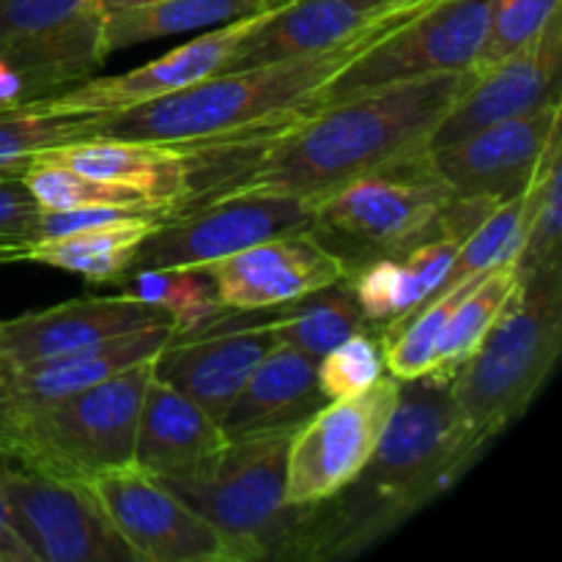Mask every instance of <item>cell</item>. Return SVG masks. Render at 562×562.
Instances as JSON below:
<instances>
[{"label":"cell","instance_id":"cell-9","mask_svg":"<svg viewBox=\"0 0 562 562\" xmlns=\"http://www.w3.org/2000/svg\"><path fill=\"white\" fill-rule=\"evenodd\" d=\"M401 382L382 376L351 398L327 401L289 439L285 505H316L360 477L376 450Z\"/></svg>","mask_w":562,"mask_h":562},{"label":"cell","instance_id":"cell-32","mask_svg":"<svg viewBox=\"0 0 562 562\" xmlns=\"http://www.w3.org/2000/svg\"><path fill=\"white\" fill-rule=\"evenodd\" d=\"M527 192V190H525ZM525 192L510 201L499 203L456 252V261L450 263L442 285L437 294L464 283V280L481 278L488 269L499 267L505 261H519V252L525 247ZM434 294V296H437Z\"/></svg>","mask_w":562,"mask_h":562},{"label":"cell","instance_id":"cell-28","mask_svg":"<svg viewBox=\"0 0 562 562\" xmlns=\"http://www.w3.org/2000/svg\"><path fill=\"white\" fill-rule=\"evenodd\" d=\"M519 283L521 274L516 261H505L481 274V280L456 305L453 316H450L448 327H445L437 362H434V371L428 373V379L445 384L453 379V373L475 355L483 338L492 333L497 318L503 316L508 302L519 291Z\"/></svg>","mask_w":562,"mask_h":562},{"label":"cell","instance_id":"cell-35","mask_svg":"<svg viewBox=\"0 0 562 562\" xmlns=\"http://www.w3.org/2000/svg\"><path fill=\"white\" fill-rule=\"evenodd\" d=\"M384 376V355L382 344L362 329L351 335L344 344L329 349L316 362L318 390L327 401L351 398V395L366 393L371 384Z\"/></svg>","mask_w":562,"mask_h":562},{"label":"cell","instance_id":"cell-18","mask_svg":"<svg viewBox=\"0 0 562 562\" xmlns=\"http://www.w3.org/2000/svg\"><path fill=\"white\" fill-rule=\"evenodd\" d=\"M272 346L269 318L258 324H234L217 316L190 333L170 335L154 357V373L220 423L252 368Z\"/></svg>","mask_w":562,"mask_h":562},{"label":"cell","instance_id":"cell-44","mask_svg":"<svg viewBox=\"0 0 562 562\" xmlns=\"http://www.w3.org/2000/svg\"><path fill=\"white\" fill-rule=\"evenodd\" d=\"M9 470H11V464H9V461H5V459H3V456H0V483H3L5 472H9Z\"/></svg>","mask_w":562,"mask_h":562},{"label":"cell","instance_id":"cell-29","mask_svg":"<svg viewBox=\"0 0 562 562\" xmlns=\"http://www.w3.org/2000/svg\"><path fill=\"white\" fill-rule=\"evenodd\" d=\"M562 137L560 126L538 162L525 192V247L519 252V274L562 269Z\"/></svg>","mask_w":562,"mask_h":562},{"label":"cell","instance_id":"cell-25","mask_svg":"<svg viewBox=\"0 0 562 562\" xmlns=\"http://www.w3.org/2000/svg\"><path fill=\"white\" fill-rule=\"evenodd\" d=\"M159 217V212L135 214L60 239H36L25 247L22 261L47 263L80 274L88 283H121V278L135 267L137 250Z\"/></svg>","mask_w":562,"mask_h":562},{"label":"cell","instance_id":"cell-20","mask_svg":"<svg viewBox=\"0 0 562 562\" xmlns=\"http://www.w3.org/2000/svg\"><path fill=\"white\" fill-rule=\"evenodd\" d=\"M228 437L206 409L154 373L140 404L135 464L154 477H187L212 464Z\"/></svg>","mask_w":562,"mask_h":562},{"label":"cell","instance_id":"cell-34","mask_svg":"<svg viewBox=\"0 0 562 562\" xmlns=\"http://www.w3.org/2000/svg\"><path fill=\"white\" fill-rule=\"evenodd\" d=\"M558 14L560 0H492L486 38L472 60L470 75H481L516 49L527 47Z\"/></svg>","mask_w":562,"mask_h":562},{"label":"cell","instance_id":"cell-22","mask_svg":"<svg viewBox=\"0 0 562 562\" xmlns=\"http://www.w3.org/2000/svg\"><path fill=\"white\" fill-rule=\"evenodd\" d=\"M170 335H173V324H157V327L137 329L80 355L58 357V360L38 362L31 368H0V406L25 409V406L49 404L77 390L91 387L135 362L157 357Z\"/></svg>","mask_w":562,"mask_h":562},{"label":"cell","instance_id":"cell-33","mask_svg":"<svg viewBox=\"0 0 562 562\" xmlns=\"http://www.w3.org/2000/svg\"><path fill=\"white\" fill-rule=\"evenodd\" d=\"M22 184L27 187L33 201L42 206V212L77 206H126L137 209V212H157L137 192L115 184H104V181H93L88 176L75 173L66 165L44 162V159H33L22 170Z\"/></svg>","mask_w":562,"mask_h":562},{"label":"cell","instance_id":"cell-37","mask_svg":"<svg viewBox=\"0 0 562 562\" xmlns=\"http://www.w3.org/2000/svg\"><path fill=\"white\" fill-rule=\"evenodd\" d=\"M42 206L33 201L22 176L0 173V263L22 261L25 247L36 239Z\"/></svg>","mask_w":562,"mask_h":562},{"label":"cell","instance_id":"cell-3","mask_svg":"<svg viewBox=\"0 0 562 562\" xmlns=\"http://www.w3.org/2000/svg\"><path fill=\"white\" fill-rule=\"evenodd\" d=\"M431 3L434 0H390L382 16L333 47L247 69H225L170 97L104 113L97 135L198 148L272 130L322 104L324 91L351 60Z\"/></svg>","mask_w":562,"mask_h":562},{"label":"cell","instance_id":"cell-1","mask_svg":"<svg viewBox=\"0 0 562 562\" xmlns=\"http://www.w3.org/2000/svg\"><path fill=\"white\" fill-rule=\"evenodd\" d=\"M470 80V71H448L395 82L316 104L256 135L184 148L192 187L179 209L250 192L316 198L426 151L431 132Z\"/></svg>","mask_w":562,"mask_h":562},{"label":"cell","instance_id":"cell-27","mask_svg":"<svg viewBox=\"0 0 562 562\" xmlns=\"http://www.w3.org/2000/svg\"><path fill=\"white\" fill-rule=\"evenodd\" d=\"M283 307L285 311L269 318L274 344L296 349L316 362L368 324L346 278Z\"/></svg>","mask_w":562,"mask_h":562},{"label":"cell","instance_id":"cell-2","mask_svg":"<svg viewBox=\"0 0 562 562\" xmlns=\"http://www.w3.org/2000/svg\"><path fill=\"white\" fill-rule=\"evenodd\" d=\"M467 439L445 382L409 379L376 450L355 483L316 505H300L294 558H344L448 492L481 456Z\"/></svg>","mask_w":562,"mask_h":562},{"label":"cell","instance_id":"cell-42","mask_svg":"<svg viewBox=\"0 0 562 562\" xmlns=\"http://www.w3.org/2000/svg\"><path fill=\"white\" fill-rule=\"evenodd\" d=\"M25 102V82H22L20 71L0 55V110L16 108V104Z\"/></svg>","mask_w":562,"mask_h":562},{"label":"cell","instance_id":"cell-8","mask_svg":"<svg viewBox=\"0 0 562 562\" xmlns=\"http://www.w3.org/2000/svg\"><path fill=\"white\" fill-rule=\"evenodd\" d=\"M488 5L492 0H434L428 9L351 60L324 91L322 104L395 82L470 71L486 38Z\"/></svg>","mask_w":562,"mask_h":562},{"label":"cell","instance_id":"cell-31","mask_svg":"<svg viewBox=\"0 0 562 562\" xmlns=\"http://www.w3.org/2000/svg\"><path fill=\"white\" fill-rule=\"evenodd\" d=\"M97 115H58L38 99L0 110V173L22 176L38 151L75 137L97 135Z\"/></svg>","mask_w":562,"mask_h":562},{"label":"cell","instance_id":"cell-19","mask_svg":"<svg viewBox=\"0 0 562 562\" xmlns=\"http://www.w3.org/2000/svg\"><path fill=\"white\" fill-rule=\"evenodd\" d=\"M33 159L58 162L93 181L124 187L146 198L148 206L168 214L190 195V154L179 146H165L135 137L86 135L58 143Z\"/></svg>","mask_w":562,"mask_h":562},{"label":"cell","instance_id":"cell-14","mask_svg":"<svg viewBox=\"0 0 562 562\" xmlns=\"http://www.w3.org/2000/svg\"><path fill=\"white\" fill-rule=\"evenodd\" d=\"M225 311L252 313L283 307L349 278L344 258L313 231L272 236L203 267Z\"/></svg>","mask_w":562,"mask_h":562},{"label":"cell","instance_id":"cell-36","mask_svg":"<svg viewBox=\"0 0 562 562\" xmlns=\"http://www.w3.org/2000/svg\"><path fill=\"white\" fill-rule=\"evenodd\" d=\"M459 247V241L448 239V236H431V239L420 241V245L404 252V261H401V274H404V313L393 324H384L382 333L401 327L406 318L415 316L437 294L450 263L456 261Z\"/></svg>","mask_w":562,"mask_h":562},{"label":"cell","instance_id":"cell-24","mask_svg":"<svg viewBox=\"0 0 562 562\" xmlns=\"http://www.w3.org/2000/svg\"><path fill=\"white\" fill-rule=\"evenodd\" d=\"M0 55L20 71L27 102L77 86L108 60L102 47V11H86L31 36L0 44Z\"/></svg>","mask_w":562,"mask_h":562},{"label":"cell","instance_id":"cell-43","mask_svg":"<svg viewBox=\"0 0 562 562\" xmlns=\"http://www.w3.org/2000/svg\"><path fill=\"white\" fill-rule=\"evenodd\" d=\"M143 3H154V0H99V11L108 14V11H119V9H132V5H143Z\"/></svg>","mask_w":562,"mask_h":562},{"label":"cell","instance_id":"cell-23","mask_svg":"<svg viewBox=\"0 0 562 562\" xmlns=\"http://www.w3.org/2000/svg\"><path fill=\"white\" fill-rule=\"evenodd\" d=\"M390 0H289L236 49L231 69L316 53L384 14Z\"/></svg>","mask_w":562,"mask_h":562},{"label":"cell","instance_id":"cell-11","mask_svg":"<svg viewBox=\"0 0 562 562\" xmlns=\"http://www.w3.org/2000/svg\"><path fill=\"white\" fill-rule=\"evenodd\" d=\"M88 486L140 562H239L212 521L137 464L99 472Z\"/></svg>","mask_w":562,"mask_h":562},{"label":"cell","instance_id":"cell-6","mask_svg":"<svg viewBox=\"0 0 562 562\" xmlns=\"http://www.w3.org/2000/svg\"><path fill=\"white\" fill-rule=\"evenodd\" d=\"M294 431L245 434L187 477H159L234 547L239 562L294 558L300 505H285V459Z\"/></svg>","mask_w":562,"mask_h":562},{"label":"cell","instance_id":"cell-30","mask_svg":"<svg viewBox=\"0 0 562 562\" xmlns=\"http://www.w3.org/2000/svg\"><path fill=\"white\" fill-rule=\"evenodd\" d=\"M124 294L159 307L173 324V333H190L223 316L225 307L214 294L212 278L192 267H135L121 278Z\"/></svg>","mask_w":562,"mask_h":562},{"label":"cell","instance_id":"cell-40","mask_svg":"<svg viewBox=\"0 0 562 562\" xmlns=\"http://www.w3.org/2000/svg\"><path fill=\"white\" fill-rule=\"evenodd\" d=\"M137 209L126 206H77V209H55V212H42L36 228V239H60V236L80 234V231L99 228V225L115 223V220L135 217ZM33 239V241H36Z\"/></svg>","mask_w":562,"mask_h":562},{"label":"cell","instance_id":"cell-7","mask_svg":"<svg viewBox=\"0 0 562 562\" xmlns=\"http://www.w3.org/2000/svg\"><path fill=\"white\" fill-rule=\"evenodd\" d=\"M307 201L313 231H329L338 239L382 252H406L431 239L439 214L453 201V190L428 165V154L420 151Z\"/></svg>","mask_w":562,"mask_h":562},{"label":"cell","instance_id":"cell-12","mask_svg":"<svg viewBox=\"0 0 562 562\" xmlns=\"http://www.w3.org/2000/svg\"><path fill=\"white\" fill-rule=\"evenodd\" d=\"M285 3L289 0L256 11V14L231 20L225 25L206 27V33L179 44V47L148 60V64L113 77H88V80L64 88V91L47 93L38 102L58 115H104L179 93L231 69L241 42L250 38Z\"/></svg>","mask_w":562,"mask_h":562},{"label":"cell","instance_id":"cell-21","mask_svg":"<svg viewBox=\"0 0 562 562\" xmlns=\"http://www.w3.org/2000/svg\"><path fill=\"white\" fill-rule=\"evenodd\" d=\"M327 404L316 382V360L274 344L231 401L220 428L225 437L294 431Z\"/></svg>","mask_w":562,"mask_h":562},{"label":"cell","instance_id":"cell-4","mask_svg":"<svg viewBox=\"0 0 562 562\" xmlns=\"http://www.w3.org/2000/svg\"><path fill=\"white\" fill-rule=\"evenodd\" d=\"M151 376L154 357L49 404L0 406V456L16 470L75 483L135 464L137 417Z\"/></svg>","mask_w":562,"mask_h":562},{"label":"cell","instance_id":"cell-26","mask_svg":"<svg viewBox=\"0 0 562 562\" xmlns=\"http://www.w3.org/2000/svg\"><path fill=\"white\" fill-rule=\"evenodd\" d=\"M274 3L283 0H154L132 9L108 11L102 14V47L113 55L115 49L154 38L225 25Z\"/></svg>","mask_w":562,"mask_h":562},{"label":"cell","instance_id":"cell-41","mask_svg":"<svg viewBox=\"0 0 562 562\" xmlns=\"http://www.w3.org/2000/svg\"><path fill=\"white\" fill-rule=\"evenodd\" d=\"M0 562H38L22 532L16 530L14 516H11L3 494H0Z\"/></svg>","mask_w":562,"mask_h":562},{"label":"cell","instance_id":"cell-17","mask_svg":"<svg viewBox=\"0 0 562 562\" xmlns=\"http://www.w3.org/2000/svg\"><path fill=\"white\" fill-rule=\"evenodd\" d=\"M157 324H170V318L130 294L71 300L0 322V368H31L80 355Z\"/></svg>","mask_w":562,"mask_h":562},{"label":"cell","instance_id":"cell-15","mask_svg":"<svg viewBox=\"0 0 562 562\" xmlns=\"http://www.w3.org/2000/svg\"><path fill=\"white\" fill-rule=\"evenodd\" d=\"M560 93L538 108L486 126L453 146L434 148L428 165L453 195H492L499 203L521 195L536 176L549 137L560 126Z\"/></svg>","mask_w":562,"mask_h":562},{"label":"cell","instance_id":"cell-13","mask_svg":"<svg viewBox=\"0 0 562 562\" xmlns=\"http://www.w3.org/2000/svg\"><path fill=\"white\" fill-rule=\"evenodd\" d=\"M0 494L38 562H140L88 483L11 467Z\"/></svg>","mask_w":562,"mask_h":562},{"label":"cell","instance_id":"cell-10","mask_svg":"<svg viewBox=\"0 0 562 562\" xmlns=\"http://www.w3.org/2000/svg\"><path fill=\"white\" fill-rule=\"evenodd\" d=\"M296 231H313L307 198L263 192L217 198L162 214L137 250L135 267L203 269L258 241Z\"/></svg>","mask_w":562,"mask_h":562},{"label":"cell","instance_id":"cell-38","mask_svg":"<svg viewBox=\"0 0 562 562\" xmlns=\"http://www.w3.org/2000/svg\"><path fill=\"white\" fill-rule=\"evenodd\" d=\"M351 291L362 316L371 324H393L404 313V274L401 261L379 258L362 267L351 280Z\"/></svg>","mask_w":562,"mask_h":562},{"label":"cell","instance_id":"cell-39","mask_svg":"<svg viewBox=\"0 0 562 562\" xmlns=\"http://www.w3.org/2000/svg\"><path fill=\"white\" fill-rule=\"evenodd\" d=\"M99 0H0V44L99 9Z\"/></svg>","mask_w":562,"mask_h":562},{"label":"cell","instance_id":"cell-16","mask_svg":"<svg viewBox=\"0 0 562 562\" xmlns=\"http://www.w3.org/2000/svg\"><path fill=\"white\" fill-rule=\"evenodd\" d=\"M560 64L562 20L558 14L527 47L516 49L492 69L472 75L470 86L459 93L431 132L426 151L453 146L486 126L516 119L543 104L549 97L560 93Z\"/></svg>","mask_w":562,"mask_h":562},{"label":"cell","instance_id":"cell-5","mask_svg":"<svg viewBox=\"0 0 562 562\" xmlns=\"http://www.w3.org/2000/svg\"><path fill=\"white\" fill-rule=\"evenodd\" d=\"M562 346V269L525 274L475 355L448 382L467 439L486 450L547 384Z\"/></svg>","mask_w":562,"mask_h":562}]
</instances>
